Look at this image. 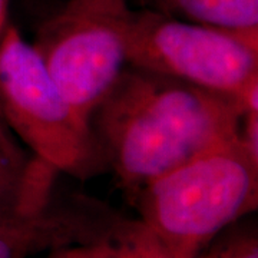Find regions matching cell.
<instances>
[{"instance_id": "1", "label": "cell", "mask_w": 258, "mask_h": 258, "mask_svg": "<svg viewBox=\"0 0 258 258\" xmlns=\"http://www.w3.org/2000/svg\"><path fill=\"white\" fill-rule=\"evenodd\" d=\"M247 108L228 96L129 64L93 113L91 126L108 171L135 197L149 181L240 138Z\"/></svg>"}, {"instance_id": "2", "label": "cell", "mask_w": 258, "mask_h": 258, "mask_svg": "<svg viewBox=\"0 0 258 258\" xmlns=\"http://www.w3.org/2000/svg\"><path fill=\"white\" fill-rule=\"evenodd\" d=\"M141 220L175 258H197L258 205V158L240 138L210 149L144 185Z\"/></svg>"}, {"instance_id": "3", "label": "cell", "mask_w": 258, "mask_h": 258, "mask_svg": "<svg viewBox=\"0 0 258 258\" xmlns=\"http://www.w3.org/2000/svg\"><path fill=\"white\" fill-rule=\"evenodd\" d=\"M0 111L10 132L57 174L88 179L108 171L91 123L56 86L13 25L0 40Z\"/></svg>"}, {"instance_id": "4", "label": "cell", "mask_w": 258, "mask_h": 258, "mask_svg": "<svg viewBox=\"0 0 258 258\" xmlns=\"http://www.w3.org/2000/svg\"><path fill=\"white\" fill-rule=\"evenodd\" d=\"M128 62L232 98L245 108L258 103V32L198 25L155 9L134 10Z\"/></svg>"}, {"instance_id": "5", "label": "cell", "mask_w": 258, "mask_h": 258, "mask_svg": "<svg viewBox=\"0 0 258 258\" xmlns=\"http://www.w3.org/2000/svg\"><path fill=\"white\" fill-rule=\"evenodd\" d=\"M129 0H68L37 28L32 46L76 113H93L129 66Z\"/></svg>"}, {"instance_id": "6", "label": "cell", "mask_w": 258, "mask_h": 258, "mask_svg": "<svg viewBox=\"0 0 258 258\" xmlns=\"http://www.w3.org/2000/svg\"><path fill=\"white\" fill-rule=\"evenodd\" d=\"M116 217L92 198L52 195L39 210L0 215V258H29L42 251L92 244Z\"/></svg>"}, {"instance_id": "7", "label": "cell", "mask_w": 258, "mask_h": 258, "mask_svg": "<svg viewBox=\"0 0 258 258\" xmlns=\"http://www.w3.org/2000/svg\"><path fill=\"white\" fill-rule=\"evenodd\" d=\"M57 172L32 155L26 164L0 158V215L15 211H35L53 195Z\"/></svg>"}, {"instance_id": "8", "label": "cell", "mask_w": 258, "mask_h": 258, "mask_svg": "<svg viewBox=\"0 0 258 258\" xmlns=\"http://www.w3.org/2000/svg\"><path fill=\"white\" fill-rule=\"evenodd\" d=\"M161 13L212 28L258 32V0H145Z\"/></svg>"}, {"instance_id": "9", "label": "cell", "mask_w": 258, "mask_h": 258, "mask_svg": "<svg viewBox=\"0 0 258 258\" xmlns=\"http://www.w3.org/2000/svg\"><path fill=\"white\" fill-rule=\"evenodd\" d=\"M86 248L89 258H175L142 220L119 215Z\"/></svg>"}, {"instance_id": "10", "label": "cell", "mask_w": 258, "mask_h": 258, "mask_svg": "<svg viewBox=\"0 0 258 258\" xmlns=\"http://www.w3.org/2000/svg\"><path fill=\"white\" fill-rule=\"evenodd\" d=\"M197 258H258L255 231H232L221 240H214Z\"/></svg>"}, {"instance_id": "11", "label": "cell", "mask_w": 258, "mask_h": 258, "mask_svg": "<svg viewBox=\"0 0 258 258\" xmlns=\"http://www.w3.org/2000/svg\"><path fill=\"white\" fill-rule=\"evenodd\" d=\"M9 2L10 0H0V40L9 25L8 22ZM0 158L13 164H26L32 158V154L25 152V149L20 147L16 137L10 132V129L3 119L2 111H0Z\"/></svg>"}, {"instance_id": "12", "label": "cell", "mask_w": 258, "mask_h": 258, "mask_svg": "<svg viewBox=\"0 0 258 258\" xmlns=\"http://www.w3.org/2000/svg\"><path fill=\"white\" fill-rule=\"evenodd\" d=\"M47 258H89L86 245H72L66 248L53 249Z\"/></svg>"}]
</instances>
